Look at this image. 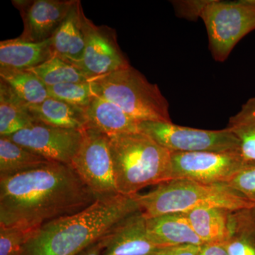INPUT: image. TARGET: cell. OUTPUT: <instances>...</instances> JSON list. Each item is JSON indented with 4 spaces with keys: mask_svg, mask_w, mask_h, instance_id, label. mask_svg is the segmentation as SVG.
Returning a JSON list of instances; mask_svg holds the SVG:
<instances>
[{
    "mask_svg": "<svg viewBox=\"0 0 255 255\" xmlns=\"http://www.w3.org/2000/svg\"><path fill=\"white\" fill-rule=\"evenodd\" d=\"M97 199L71 166L48 162L0 178V224L37 230Z\"/></svg>",
    "mask_w": 255,
    "mask_h": 255,
    "instance_id": "1",
    "label": "cell"
},
{
    "mask_svg": "<svg viewBox=\"0 0 255 255\" xmlns=\"http://www.w3.org/2000/svg\"><path fill=\"white\" fill-rule=\"evenodd\" d=\"M140 211L135 195L99 198L82 211L36 230L22 255H76L102 239L128 216Z\"/></svg>",
    "mask_w": 255,
    "mask_h": 255,
    "instance_id": "2",
    "label": "cell"
},
{
    "mask_svg": "<svg viewBox=\"0 0 255 255\" xmlns=\"http://www.w3.org/2000/svg\"><path fill=\"white\" fill-rule=\"evenodd\" d=\"M114 181L119 194L134 196L172 179V156L141 132L109 137Z\"/></svg>",
    "mask_w": 255,
    "mask_h": 255,
    "instance_id": "3",
    "label": "cell"
},
{
    "mask_svg": "<svg viewBox=\"0 0 255 255\" xmlns=\"http://www.w3.org/2000/svg\"><path fill=\"white\" fill-rule=\"evenodd\" d=\"M135 198L147 219L203 207L236 211L255 206L227 184H205L187 179H171Z\"/></svg>",
    "mask_w": 255,
    "mask_h": 255,
    "instance_id": "4",
    "label": "cell"
},
{
    "mask_svg": "<svg viewBox=\"0 0 255 255\" xmlns=\"http://www.w3.org/2000/svg\"><path fill=\"white\" fill-rule=\"evenodd\" d=\"M89 82L95 95L115 104L138 123L172 122L168 101L157 85L130 65Z\"/></svg>",
    "mask_w": 255,
    "mask_h": 255,
    "instance_id": "5",
    "label": "cell"
},
{
    "mask_svg": "<svg viewBox=\"0 0 255 255\" xmlns=\"http://www.w3.org/2000/svg\"><path fill=\"white\" fill-rule=\"evenodd\" d=\"M199 6L216 61H226L239 41L255 31V0H200Z\"/></svg>",
    "mask_w": 255,
    "mask_h": 255,
    "instance_id": "6",
    "label": "cell"
},
{
    "mask_svg": "<svg viewBox=\"0 0 255 255\" xmlns=\"http://www.w3.org/2000/svg\"><path fill=\"white\" fill-rule=\"evenodd\" d=\"M139 130L170 152L240 151L239 142L228 128L203 130L172 122H139Z\"/></svg>",
    "mask_w": 255,
    "mask_h": 255,
    "instance_id": "7",
    "label": "cell"
},
{
    "mask_svg": "<svg viewBox=\"0 0 255 255\" xmlns=\"http://www.w3.org/2000/svg\"><path fill=\"white\" fill-rule=\"evenodd\" d=\"M70 166L98 199L119 194L114 181L110 139L105 134L84 129L81 145Z\"/></svg>",
    "mask_w": 255,
    "mask_h": 255,
    "instance_id": "8",
    "label": "cell"
},
{
    "mask_svg": "<svg viewBox=\"0 0 255 255\" xmlns=\"http://www.w3.org/2000/svg\"><path fill=\"white\" fill-rule=\"evenodd\" d=\"M171 156L172 179L205 184H228L248 164L240 151L171 152Z\"/></svg>",
    "mask_w": 255,
    "mask_h": 255,
    "instance_id": "9",
    "label": "cell"
},
{
    "mask_svg": "<svg viewBox=\"0 0 255 255\" xmlns=\"http://www.w3.org/2000/svg\"><path fill=\"white\" fill-rule=\"evenodd\" d=\"M85 53L76 65L88 80L129 66L117 41V32L108 26H97L82 13Z\"/></svg>",
    "mask_w": 255,
    "mask_h": 255,
    "instance_id": "10",
    "label": "cell"
},
{
    "mask_svg": "<svg viewBox=\"0 0 255 255\" xmlns=\"http://www.w3.org/2000/svg\"><path fill=\"white\" fill-rule=\"evenodd\" d=\"M7 137L50 162L70 165L81 145L83 130L36 123Z\"/></svg>",
    "mask_w": 255,
    "mask_h": 255,
    "instance_id": "11",
    "label": "cell"
},
{
    "mask_svg": "<svg viewBox=\"0 0 255 255\" xmlns=\"http://www.w3.org/2000/svg\"><path fill=\"white\" fill-rule=\"evenodd\" d=\"M76 0H18L12 1L23 22L20 38L39 43L52 38Z\"/></svg>",
    "mask_w": 255,
    "mask_h": 255,
    "instance_id": "12",
    "label": "cell"
},
{
    "mask_svg": "<svg viewBox=\"0 0 255 255\" xmlns=\"http://www.w3.org/2000/svg\"><path fill=\"white\" fill-rule=\"evenodd\" d=\"M103 241L102 255H150L160 249L147 235L146 218L141 211L121 221Z\"/></svg>",
    "mask_w": 255,
    "mask_h": 255,
    "instance_id": "13",
    "label": "cell"
},
{
    "mask_svg": "<svg viewBox=\"0 0 255 255\" xmlns=\"http://www.w3.org/2000/svg\"><path fill=\"white\" fill-rule=\"evenodd\" d=\"M146 227L149 238L159 248L205 245L193 229L186 213H171L146 218Z\"/></svg>",
    "mask_w": 255,
    "mask_h": 255,
    "instance_id": "14",
    "label": "cell"
},
{
    "mask_svg": "<svg viewBox=\"0 0 255 255\" xmlns=\"http://www.w3.org/2000/svg\"><path fill=\"white\" fill-rule=\"evenodd\" d=\"M85 128L94 129L108 137L140 132L138 122L115 104L95 94L90 105L85 108Z\"/></svg>",
    "mask_w": 255,
    "mask_h": 255,
    "instance_id": "15",
    "label": "cell"
},
{
    "mask_svg": "<svg viewBox=\"0 0 255 255\" xmlns=\"http://www.w3.org/2000/svg\"><path fill=\"white\" fill-rule=\"evenodd\" d=\"M53 55L51 38L35 43L18 36L0 42V69L29 70L45 63Z\"/></svg>",
    "mask_w": 255,
    "mask_h": 255,
    "instance_id": "16",
    "label": "cell"
},
{
    "mask_svg": "<svg viewBox=\"0 0 255 255\" xmlns=\"http://www.w3.org/2000/svg\"><path fill=\"white\" fill-rule=\"evenodd\" d=\"M81 1H75L66 17L52 36L54 55L78 65L85 53V36L82 27Z\"/></svg>",
    "mask_w": 255,
    "mask_h": 255,
    "instance_id": "17",
    "label": "cell"
},
{
    "mask_svg": "<svg viewBox=\"0 0 255 255\" xmlns=\"http://www.w3.org/2000/svg\"><path fill=\"white\" fill-rule=\"evenodd\" d=\"M37 123L82 130L86 128L85 109L48 97L38 105H28Z\"/></svg>",
    "mask_w": 255,
    "mask_h": 255,
    "instance_id": "18",
    "label": "cell"
},
{
    "mask_svg": "<svg viewBox=\"0 0 255 255\" xmlns=\"http://www.w3.org/2000/svg\"><path fill=\"white\" fill-rule=\"evenodd\" d=\"M233 211L222 207H203L186 214L196 235L207 244L227 241Z\"/></svg>",
    "mask_w": 255,
    "mask_h": 255,
    "instance_id": "19",
    "label": "cell"
},
{
    "mask_svg": "<svg viewBox=\"0 0 255 255\" xmlns=\"http://www.w3.org/2000/svg\"><path fill=\"white\" fill-rule=\"evenodd\" d=\"M36 123L27 104L0 80V136H11Z\"/></svg>",
    "mask_w": 255,
    "mask_h": 255,
    "instance_id": "20",
    "label": "cell"
},
{
    "mask_svg": "<svg viewBox=\"0 0 255 255\" xmlns=\"http://www.w3.org/2000/svg\"><path fill=\"white\" fill-rule=\"evenodd\" d=\"M225 243L230 255H255V206L233 211Z\"/></svg>",
    "mask_w": 255,
    "mask_h": 255,
    "instance_id": "21",
    "label": "cell"
},
{
    "mask_svg": "<svg viewBox=\"0 0 255 255\" xmlns=\"http://www.w3.org/2000/svg\"><path fill=\"white\" fill-rule=\"evenodd\" d=\"M50 162L8 137H0V178L26 172Z\"/></svg>",
    "mask_w": 255,
    "mask_h": 255,
    "instance_id": "22",
    "label": "cell"
},
{
    "mask_svg": "<svg viewBox=\"0 0 255 255\" xmlns=\"http://www.w3.org/2000/svg\"><path fill=\"white\" fill-rule=\"evenodd\" d=\"M239 142L240 152L247 163H255V97L230 117L227 127Z\"/></svg>",
    "mask_w": 255,
    "mask_h": 255,
    "instance_id": "23",
    "label": "cell"
},
{
    "mask_svg": "<svg viewBox=\"0 0 255 255\" xmlns=\"http://www.w3.org/2000/svg\"><path fill=\"white\" fill-rule=\"evenodd\" d=\"M0 80L28 105H38L49 97L46 85L30 70L0 69Z\"/></svg>",
    "mask_w": 255,
    "mask_h": 255,
    "instance_id": "24",
    "label": "cell"
},
{
    "mask_svg": "<svg viewBox=\"0 0 255 255\" xmlns=\"http://www.w3.org/2000/svg\"><path fill=\"white\" fill-rule=\"evenodd\" d=\"M28 70L34 73L47 87L89 81L76 65L55 55L41 65Z\"/></svg>",
    "mask_w": 255,
    "mask_h": 255,
    "instance_id": "25",
    "label": "cell"
},
{
    "mask_svg": "<svg viewBox=\"0 0 255 255\" xmlns=\"http://www.w3.org/2000/svg\"><path fill=\"white\" fill-rule=\"evenodd\" d=\"M47 89L49 97L85 109L95 96L89 81L59 84L47 87Z\"/></svg>",
    "mask_w": 255,
    "mask_h": 255,
    "instance_id": "26",
    "label": "cell"
},
{
    "mask_svg": "<svg viewBox=\"0 0 255 255\" xmlns=\"http://www.w3.org/2000/svg\"><path fill=\"white\" fill-rule=\"evenodd\" d=\"M36 231L0 224V255H22L25 246Z\"/></svg>",
    "mask_w": 255,
    "mask_h": 255,
    "instance_id": "27",
    "label": "cell"
},
{
    "mask_svg": "<svg viewBox=\"0 0 255 255\" xmlns=\"http://www.w3.org/2000/svg\"><path fill=\"white\" fill-rule=\"evenodd\" d=\"M228 184L255 205V163L247 164Z\"/></svg>",
    "mask_w": 255,
    "mask_h": 255,
    "instance_id": "28",
    "label": "cell"
},
{
    "mask_svg": "<svg viewBox=\"0 0 255 255\" xmlns=\"http://www.w3.org/2000/svg\"><path fill=\"white\" fill-rule=\"evenodd\" d=\"M202 246H195V245H182V246L167 247V248L157 250L150 255H201Z\"/></svg>",
    "mask_w": 255,
    "mask_h": 255,
    "instance_id": "29",
    "label": "cell"
},
{
    "mask_svg": "<svg viewBox=\"0 0 255 255\" xmlns=\"http://www.w3.org/2000/svg\"><path fill=\"white\" fill-rule=\"evenodd\" d=\"M201 255H230L226 243H207L202 246Z\"/></svg>",
    "mask_w": 255,
    "mask_h": 255,
    "instance_id": "30",
    "label": "cell"
},
{
    "mask_svg": "<svg viewBox=\"0 0 255 255\" xmlns=\"http://www.w3.org/2000/svg\"><path fill=\"white\" fill-rule=\"evenodd\" d=\"M105 248V242L102 238L100 241L96 242L91 246L87 247L76 255H102Z\"/></svg>",
    "mask_w": 255,
    "mask_h": 255,
    "instance_id": "31",
    "label": "cell"
}]
</instances>
